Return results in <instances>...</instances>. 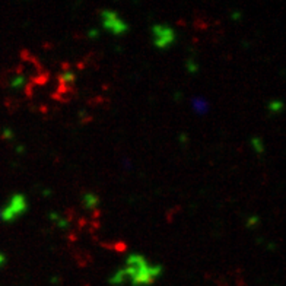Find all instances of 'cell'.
<instances>
[{"label": "cell", "instance_id": "6", "mask_svg": "<svg viewBox=\"0 0 286 286\" xmlns=\"http://www.w3.org/2000/svg\"><path fill=\"white\" fill-rule=\"evenodd\" d=\"M98 203H100L98 196H95V194H92V193L85 194L84 206L88 209V210H95V209H97V206H98Z\"/></svg>", "mask_w": 286, "mask_h": 286}, {"label": "cell", "instance_id": "11", "mask_svg": "<svg viewBox=\"0 0 286 286\" xmlns=\"http://www.w3.org/2000/svg\"><path fill=\"white\" fill-rule=\"evenodd\" d=\"M257 222H258V218H255V216H254V218H250L248 219L247 226H248V228H252V226H255V225H257Z\"/></svg>", "mask_w": 286, "mask_h": 286}, {"label": "cell", "instance_id": "2", "mask_svg": "<svg viewBox=\"0 0 286 286\" xmlns=\"http://www.w3.org/2000/svg\"><path fill=\"white\" fill-rule=\"evenodd\" d=\"M101 19L105 30L111 31L113 34L121 35L127 31V24H124L116 12L113 11H104L101 14Z\"/></svg>", "mask_w": 286, "mask_h": 286}, {"label": "cell", "instance_id": "4", "mask_svg": "<svg viewBox=\"0 0 286 286\" xmlns=\"http://www.w3.org/2000/svg\"><path fill=\"white\" fill-rule=\"evenodd\" d=\"M148 261H146V258L145 257H142V255H137V254H133V255H130L129 258H127V269L133 270L135 271V274H140V273H143L145 270L148 269Z\"/></svg>", "mask_w": 286, "mask_h": 286}, {"label": "cell", "instance_id": "9", "mask_svg": "<svg viewBox=\"0 0 286 286\" xmlns=\"http://www.w3.org/2000/svg\"><path fill=\"white\" fill-rule=\"evenodd\" d=\"M269 108L271 113H277V111H280V110L283 108V104H282L280 101H273V102H270Z\"/></svg>", "mask_w": 286, "mask_h": 286}, {"label": "cell", "instance_id": "5", "mask_svg": "<svg viewBox=\"0 0 286 286\" xmlns=\"http://www.w3.org/2000/svg\"><path fill=\"white\" fill-rule=\"evenodd\" d=\"M17 216L22 215L27 209H28V203H27V199L22 196V194H15L12 199H11V203L8 206Z\"/></svg>", "mask_w": 286, "mask_h": 286}, {"label": "cell", "instance_id": "7", "mask_svg": "<svg viewBox=\"0 0 286 286\" xmlns=\"http://www.w3.org/2000/svg\"><path fill=\"white\" fill-rule=\"evenodd\" d=\"M148 273H149V276H151V279L155 282L159 276H161V273H162V267L161 266H148Z\"/></svg>", "mask_w": 286, "mask_h": 286}, {"label": "cell", "instance_id": "12", "mask_svg": "<svg viewBox=\"0 0 286 286\" xmlns=\"http://www.w3.org/2000/svg\"><path fill=\"white\" fill-rule=\"evenodd\" d=\"M98 34H100V33H98L97 30H92V31H89V33H88V35H89L91 38H95V37H98Z\"/></svg>", "mask_w": 286, "mask_h": 286}, {"label": "cell", "instance_id": "3", "mask_svg": "<svg viewBox=\"0 0 286 286\" xmlns=\"http://www.w3.org/2000/svg\"><path fill=\"white\" fill-rule=\"evenodd\" d=\"M136 274L133 270L130 269H121L118 270L117 273L111 277V283L113 285H124V283H132L135 285Z\"/></svg>", "mask_w": 286, "mask_h": 286}, {"label": "cell", "instance_id": "8", "mask_svg": "<svg viewBox=\"0 0 286 286\" xmlns=\"http://www.w3.org/2000/svg\"><path fill=\"white\" fill-rule=\"evenodd\" d=\"M252 146H254L255 152H258V153H261V152L264 151L263 140H261V139H258V137H254V139H252Z\"/></svg>", "mask_w": 286, "mask_h": 286}, {"label": "cell", "instance_id": "1", "mask_svg": "<svg viewBox=\"0 0 286 286\" xmlns=\"http://www.w3.org/2000/svg\"><path fill=\"white\" fill-rule=\"evenodd\" d=\"M152 37H153V43L156 47L159 49H165L171 46L175 40V33L174 30L168 27V25H164V24H158L152 28Z\"/></svg>", "mask_w": 286, "mask_h": 286}, {"label": "cell", "instance_id": "15", "mask_svg": "<svg viewBox=\"0 0 286 286\" xmlns=\"http://www.w3.org/2000/svg\"><path fill=\"white\" fill-rule=\"evenodd\" d=\"M5 136H6L8 139H11V137H12V133H11V130H8V129H6V130H5Z\"/></svg>", "mask_w": 286, "mask_h": 286}, {"label": "cell", "instance_id": "14", "mask_svg": "<svg viewBox=\"0 0 286 286\" xmlns=\"http://www.w3.org/2000/svg\"><path fill=\"white\" fill-rule=\"evenodd\" d=\"M50 219H51V220H54V222H57V220L60 219V216H59L57 213H51V215H50Z\"/></svg>", "mask_w": 286, "mask_h": 286}, {"label": "cell", "instance_id": "10", "mask_svg": "<svg viewBox=\"0 0 286 286\" xmlns=\"http://www.w3.org/2000/svg\"><path fill=\"white\" fill-rule=\"evenodd\" d=\"M56 225H57L59 228H66V226H68V219L60 218L57 222H56Z\"/></svg>", "mask_w": 286, "mask_h": 286}, {"label": "cell", "instance_id": "13", "mask_svg": "<svg viewBox=\"0 0 286 286\" xmlns=\"http://www.w3.org/2000/svg\"><path fill=\"white\" fill-rule=\"evenodd\" d=\"M5 263H6V257H5V254L0 252V266H3Z\"/></svg>", "mask_w": 286, "mask_h": 286}]
</instances>
